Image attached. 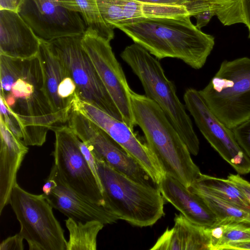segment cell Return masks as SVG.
<instances>
[{"label":"cell","mask_w":250,"mask_h":250,"mask_svg":"<svg viewBox=\"0 0 250 250\" xmlns=\"http://www.w3.org/2000/svg\"><path fill=\"white\" fill-rule=\"evenodd\" d=\"M41 40L18 12L0 10V54L19 59L34 57Z\"/></svg>","instance_id":"obj_17"},{"label":"cell","mask_w":250,"mask_h":250,"mask_svg":"<svg viewBox=\"0 0 250 250\" xmlns=\"http://www.w3.org/2000/svg\"><path fill=\"white\" fill-rule=\"evenodd\" d=\"M131 104L136 125L166 173L188 188L201 173L180 134L157 104L131 91Z\"/></svg>","instance_id":"obj_3"},{"label":"cell","mask_w":250,"mask_h":250,"mask_svg":"<svg viewBox=\"0 0 250 250\" xmlns=\"http://www.w3.org/2000/svg\"><path fill=\"white\" fill-rule=\"evenodd\" d=\"M196 194L204 199L216 215L217 224L244 223L250 224V209L208 194Z\"/></svg>","instance_id":"obj_26"},{"label":"cell","mask_w":250,"mask_h":250,"mask_svg":"<svg viewBox=\"0 0 250 250\" xmlns=\"http://www.w3.org/2000/svg\"><path fill=\"white\" fill-rule=\"evenodd\" d=\"M195 193L208 194L250 209V203L230 180L200 173L188 188Z\"/></svg>","instance_id":"obj_21"},{"label":"cell","mask_w":250,"mask_h":250,"mask_svg":"<svg viewBox=\"0 0 250 250\" xmlns=\"http://www.w3.org/2000/svg\"><path fill=\"white\" fill-rule=\"evenodd\" d=\"M52 130L55 135L53 164L61 179L83 197L106 206L98 183L80 149V139L68 125H56Z\"/></svg>","instance_id":"obj_9"},{"label":"cell","mask_w":250,"mask_h":250,"mask_svg":"<svg viewBox=\"0 0 250 250\" xmlns=\"http://www.w3.org/2000/svg\"><path fill=\"white\" fill-rule=\"evenodd\" d=\"M72 110L79 112L108 134L146 170L157 185L166 172L146 143H143L125 123L76 95Z\"/></svg>","instance_id":"obj_13"},{"label":"cell","mask_w":250,"mask_h":250,"mask_svg":"<svg viewBox=\"0 0 250 250\" xmlns=\"http://www.w3.org/2000/svg\"><path fill=\"white\" fill-rule=\"evenodd\" d=\"M65 8L79 13L87 28L95 31L99 36L110 42L114 37V29L102 19L97 0H58Z\"/></svg>","instance_id":"obj_24"},{"label":"cell","mask_w":250,"mask_h":250,"mask_svg":"<svg viewBox=\"0 0 250 250\" xmlns=\"http://www.w3.org/2000/svg\"><path fill=\"white\" fill-rule=\"evenodd\" d=\"M0 99L23 128L27 146H41L49 130L59 124L44 84L40 58L19 59L0 54Z\"/></svg>","instance_id":"obj_1"},{"label":"cell","mask_w":250,"mask_h":250,"mask_svg":"<svg viewBox=\"0 0 250 250\" xmlns=\"http://www.w3.org/2000/svg\"><path fill=\"white\" fill-rule=\"evenodd\" d=\"M244 24L249 30V38L250 39V0H240Z\"/></svg>","instance_id":"obj_37"},{"label":"cell","mask_w":250,"mask_h":250,"mask_svg":"<svg viewBox=\"0 0 250 250\" xmlns=\"http://www.w3.org/2000/svg\"><path fill=\"white\" fill-rule=\"evenodd\" d=\"M24 238L19 232L3 240L0 245V250H23Z\"/></svg>","instance_id":"obj_31"},{"label":"cell","mask_w":250,"mask_h":250,"mask_svg":"<svg viewBox=\"0 0 250 250\" xmlns=\"http://www.w3.org/2000/svg\"><path fill=\"white\" fill-rule=\"evenodd\" d=\"M199 92L216 117L233 129L250 119V58L224 61Z\"/></svg>","instance_id":"obj_6"},{"label":"cell","mask_w":250,"mask_h":250,"mask_svg":"<svg viewBox=\"0 0 250 250\" xmlns=\"http://www.w3.org/2000/svg\"><path fill=\"white\" fill-rule=\"evenodd\" d=\"M145 18H167L189 16L183 5H156L143 3Z\"/></svg>","instance_id":"obj_27"},{"label":"cell","mask_w":250,"mask_h":250,"mask_svg":"<svg viewBox=\"0 0 250 250\" xmlns=\"http://www.w3.org/2000/svg\"><path fill=\"white\" fill-rule=\"evenodd\" d=\"M44 78L45 92L58 123L68 121L76 85L64 63L51 49L47 42L41 40L38 53Z\"/></svg>","instance_id":"obj_15"},{"label":"cell","mask_w":250,"mask_h":250,"mask_svg":"<svg viewBox=\"0 0 250 250\" xmlns=\"http://www.w3.org/2000/svg\"><path fill=\"white\" fill-rule=\"evenodd\" d=\"M9 204L20 223L19 233L29 250H66L64 230L43 193H31L17 183Z\"/></svg>","instance_id":"obj_7"},{"label":"cell","mask_w":250,"mask_h":250,"mask_svg":"<svg viewBox=\"0 0 250 250\" xmlns=\"http://www.w3.org/2000/svg\"><path fill=\"white\" fill-rule=\"evenodd\" d=\"M95 159L106 206L118 220L146 227L164 215V198L157 186L139 183Z\"/></svg>","instance_id":"obj_5"},{"label":"cell","mask_w":250,"mask_h":250,"mask_svg":"<svg viewBox=\"0 0 250 250\" xmlns=\"http://www.w3.org/2000/svg\"><path fill=\"white\" fill-rule=\"evenodd\" d=\"M82 36L64 37L47 42L51 49L69 71L76 85L78 98L123 121L118 109L82 45Z\"/></svg>","instance_id":"obj_8"},{"label":"cell","mask_w":250,"mask_h":250,"mask_svg":"<svg viewBox=\"0 0 250 250\" xmlns=\"http://www.w3.org/2000/svg\"><path fill=\"white\" fill-rule=\"evenodd\" d=\"M164 199L193 223L209 228L218 220L204 199L173 176L166 173L157 185Z\"/></svg>","instance_id":"obj_18"},{"label":"cell","mask_w":250,"mask_h":250,"mask_svg":"<svg viewBox=\"0 0 250 250\" xmlns=\"http://www.w3.org/2000/svg\"><path fill=\"white\" fill-rule=\"evenodd\" d=\"M121 57L139 78L146 96L154 101L176 128L190 153L196 156L199 141L185 105L180 101L173 82L166 76L159 61L140 45L127 46Z\"/></svg>","instance_id":"obj_4"},{"label":"cell","mask_w":250,"mask_h":250,"mask_svg":"<svg viewBox=\"0 0 250 250\" xmlns=\"http://www.w3.org/2000/svg\"><path fill=\"white\" fill-rule=\"evenodd\" d=\"M48 177L52 182V188L47 194H43L53 208L68 218L84 222L97 220L104 225L118 220L106 206L89 200L68 187L59 176L54 164Z\"/></svg>","instance_id":"obj_16"},{"label":"cell","mask_w":250,"mask_h":250,"mask_svg":"<svg viewBox=\"0 0 250 250\" xmlns=\"http://www.w3.org/2000/svg\"><path fill=\"white\" fill-rule=\"evenodd\" d=\"M24 0H0V10L18 12Z\"/></svg>","instance_id":"obj_36"},{"label":"cell","mask_w":250,"mask_h":250,"mask_svg":"<svg viewBox=\"0 0 250 250\" xmlns=\"http://www.w3.org/2000/svg\"><path fill=\"white\" fill-rule=\"evenodd\" d=\"M79 144L80 149L83 154L89 167L92 171V173L94 174L98 183L100 188L103 193L102 186L97 173L95 158L93 153L91 152L87 146L85 144V143H84L80 139L79 141Z\"/></svg>","instance_id":"obj_30"},{"label":"cell","mask_w":250,"mask_h":250,"mask_svg":"<svg viewBox=\"0 0 250 250\" xmlns=\"http://www.w3.org/2000/svg\"><path fill=\"white\" fill-rule=\"evenodd\" d=\"M214 16H216V14L212 10H207L196 14L194 16L196 20V27L201 30L202 27L208 24Z\"/></svg>","instance_id":"obj_33"},{"label":"cell","mask_w":250,"mask_h":250,"mask_svg":"<svg viewBox=\"0 0 250 250\" xmlns=\"http://www.w3.org/2000/svg\"><path fill=\"white\" fill-rule=\"evenodd\" d=\"M232 130L238 144L250 159V119Z\"/></svg>","instance_id":"obj_29"},{"label":"cell","mask_w":250,"mask_h":250,"mask_svg":"<svg viewBox=\"0 0 250 250\" xmlns=\"http://www.w3.org/2000/svg\"><path fill=\"white\" fill-rule=\"evenodd\" d=\"M228 179L232 181L243 192L250 203V183L239 174H230Z\"/></svg>","instance_id":"obj_32"},{"label":"cell","mask_w":250,"mask_h":250,"mask_svg":"<svg viewBox=\"0 0 250 250\" xmlns=\"http://www.w3.org/2000/svg\"><path fill=\"white\" fill-rule=\"evenodd\" d=\"M69 231L66 250H96L97 237L104 224L97 220L82 221L68 218L65 220Z\"/></svg>","instance_id":"obj_23"},{"label":"cell","mask_w":250,"mask_h":250,"mask_svg":"<svg viewBox=\"0 0 250 250\" xmlns=\"http://www.w3.org/2000/svg\"><path fill=\"white\" fill-rule=\"evenodd\" d=\"M82 43L118 109L123 121L133 129L136 124L131 104L132 89L115 57L110 42L87 28L82 37Z\"/></svg>","instance_id":"obj_12"},{"label":"cell","mask_w":250,"mask_h":250,"mask_svg":"<svg viewBox=\"0 0 250 250\" xmlns=\"http://www.w3.org/2000/svg\"><path fill=\"white\" fill-rule=\"evenodd\" d=\"M0 214L9 204L17 175L28 147L0 119Z\"/></svg>","instance_id":"obj_19"},{"label":"cell","mask_w":250,"mask_h":250,"mask_svg":"<svg viewBox=\"0 0 250 250\" xmlns=\"http://www.w3.org/2000/svg\"><path fill=\"white\" fill-rule=\"evenodd\" d=\"M68 125L95 158L139 183L156 185L143 167L108 134L86 117L72 110Z\"/></svg>","instance_id":"obj_10"},{"label":"cell","mask_w":250,"mask_h":250,"mask_svg":"<svg viewBox=\"0 0 250 250\" xmlns=\"http://www.w3.org/2000/svg\"><path fill=\"white\" fill-rule=\"evenodd\" d=\"M250 250V240L232 242L221 247L218 250Z\"/></svg>","instance_id":"obj_34"},{"label":"cell","mask_w":250,"mask_h":250,"mask_svg":"<svg viewBox=\"0 0 250 250\" xmlns=\"http://www.w3.org/2000/svg\"><path fill=\"white\" fill-rule=\"evenodd\" d=\"M184 101L186 108L211 146L238 174L250 173V159L238 144L232 130L212 112L199 90L187 89Z\"/></svg>","instance_id":"obj_11"},{"label":"cell","mask_w":250,"mask_h":250,"mask_svg":"<svg viewBox=\"0 0 250 250\" xmlns=\"http://www.w3.org/2000/svg\"><path fill=\"white\" fill-rule=\"evenodd\" d=\"M19 13L42 40L82 36L87 27L81 15L58 0H24Z\"/></svg>","instance_id":"obj_14"},{"label":"cell","mask_w":250,"mask_h":250,"mask_svg":"<svg viewBox=\"0 0 250 250\" xmlns=\"http://www.w3.org/2000/svg\"><path fill=\"white\" fill-rule=\"evenodd\" d=\"M144 4L156 5H183L188 0H134Z\"/></svg>","instance_id":"obj_35"},{"label":"cell","mask_w":250,"mask_h":250,"mask_svg":"<svg viewBox=\"0 0 250 250\" xmlns=\"http://www.w3.org/2000/svg\"><path fill=\"white\" fill-rule=\"evenodd\" d=\"M118 28L158 60L175 58L195 69L205 64L215 44L189 16L143 18L117 25Z\"/></svg>","instance_id":"obj_2"},{"label":"cell","mask_w":250,"mask_h":250,"mask_svg":"<svg viewBox=\"0 0 250 250\" xmlns=\"http://www.w3.org/2000/svg\"><path fill=\"white\" fill-rule=\"evenodd\" d=\"M104 21L115 29L117 25L145 18L143 3L134 0H97Z\"/></svg>","instance_id":"obj_22"},{"label":"cell","mask_w":250,"mask_h":250,"mask_svg":"<svg viewBox=\"0 0 250 250\" xmlns=\"http://www.w3.org/2000/svg\"><path fill=\"white\" fill-rule=\"evenodd\" d=\"M174 225L167 228L151 250H209L210 238L207 228L197 225L183 214H175Z\"/></svg>","instance_id":"obj_20"},{"label":"cell","mask_w":250,"mask_h":250,"mask_svg":"<svg viewBox=\"0 0 250 250\" xmlns=\"http://www.w3.org/2000/svg\"><path fill=\"white\" fill-rule=\"evenodd\" d=\"M0 119L3 121L11 131L18 138L22 140L23 128L20 122L0 99Z\"/></svg>","instance_id":"obj_28"},{"label":"cell","mask_w":250,"mask_h":250,"mask_svg":"<svg viewBox=\"0 0 250 250\" xmlns=\"http://www.w3.org/2000/svg\"><path fill=\"white\" fill-rule=\"evenodd\" d=\"M247 224L228 223L207 228L210 238L209 250H218L230 242L250 240V226Z\"/></svg>","instance_id":"obj_25"}]
</instances>
